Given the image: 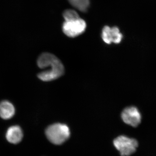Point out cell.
Wrapping results in <instances>:
<instances>
[{"mask_svg":"<svg viewBox=\"0 0 156 156\" xmlns=\"http://www.w3.org/2000/svg\"><path fill=\"white\" fill-rule=\"evenodd\" d=\"M123 122L127 125L136 127L141 122V114L136 107L129 106L123 110L121 114Z\"/></svg>","mask_w":156,"mask_h":156,"instance_id":"5b68a950","label":"cell"},{"mask_svg":"<svg viewBox=\"0 0 156 156\" xmlns=\"http://www.w3.org/2000/svg\"><path fill=\"white\" fill-rule=\"evenodd\" d=\"M15 112L14 105L8 101H3L0 102V117L3 119H11L14 116Z\"/></svg>","mask_w":156,"mask_h":156,"instance_id":"ba28073f","label":"cell"},{"mask_svg":"<svg viewBox=\"0 0 156 156\" xmlns=\"http://www.w3.org/2000/svg\"><path fill=\"white\" fill-rule=\"evenodd\" d=\"M114 145L122 156H129L134 154L138 147V141L134 138L121 135L114 140Z\"/></svg>","mask_w":156,"mask_h":156,"instance_id":"3957f363","label":"cell"},{"mask_svg":"<svg viewBox=\"0 0 156 156\" xmlns=\"http://www.w3.org/2000/svg\"><path fill=\"white\" fill-rule=\"evenodd\" d=\"M45 134L50 142L55 145H60L69 138L70 132L67 125L55 123L47 128Z\"/></svg>","mask_w":156,"mask_h":156,"instance_id":"7a4b0ae2","label":"cell"},{"mask_svg":"<svg viewBox=\"0 0 156 156\" xmlns=\"http://www.w3.org/2000/svg\"><path fill=\"white\" fill-rule=\"evenodd\" d=\"M73 7L78 11L86 12L88 11L90 5V0H68Z\"/></svg>","mask_w":156,"mask_h":156,"instance_id":"9c48e42d","label":"cell"},{"mask_svg":"<svg viewBox=\"0 0 156 156\" xmlns=\"http://www.w3.org/2000/svg\"><path fill=\"white\" fill-rule=\"evenodd\" d=\"M40 68H49V69L39 73L38 77L44 82L54 80L63 75L64 67L61 61L56 56L49 53H42L37 61Z\"/></svg>","mask_w":156,"mask_h":156,"instance_id":"6da1fadb","label":"cell"},{"mask_svg":"<svg viewBox=\"0 0 156 156\" xmlns=\"http://www.w3.org/2000/svg\"><path fill=\"white\" fill-rule=\"evenodd\" d=\"M63 18L65 21H69L80 18L79 14L76 11L73 9H67L63 12Z\"/></svg>","mask_w":156,"mask_h":156,"instance_id":"30bf717a","label":"cell"},{"mask_svg":"<svg viewBox=\"0 0 156 156\" xmlns=\"http://www.w3.org/2000/svg\"><path fill=\"white\" fill-rule=\"evenodd\" d=\"M23 134L19 126H12L7 130L6 137L8 141L13 144H17L21 141Z\"/></svg>","mask_w":156,"mask_h":156,"instance_id":"52a82bcc","label":"cell"},{"mask_svg":"<svg viewBox=\"0 0 156 156\" xmlns=\"http://www.w3.org/2000/svg\"><path fill=\"white\" fill-rule=\"evenodd\" d=\"M87 27V23L80 17L73 20L65 21L62 24V30L66 36L74 38L83 33Z\"/></svg>","mask_w":156,"mask_h":156,"instance_id":"277c9868","label":"cell"},{"mask_svg":"<svg viewBox=\"0 0 156 156\" xmlns=\"http://www.w3.org/2000/svg\"><path fill=\"white\" fill-rule=\"evenodd\" d=\"M101 37L103 41L108 44H119L123 39L122 34L120 32L119 27L108 26H105L102 29Z\"/></svg>","mask_w":156,"mask_h":156,"instance_id":"8992f818","label":"cell"}]
</instances>
